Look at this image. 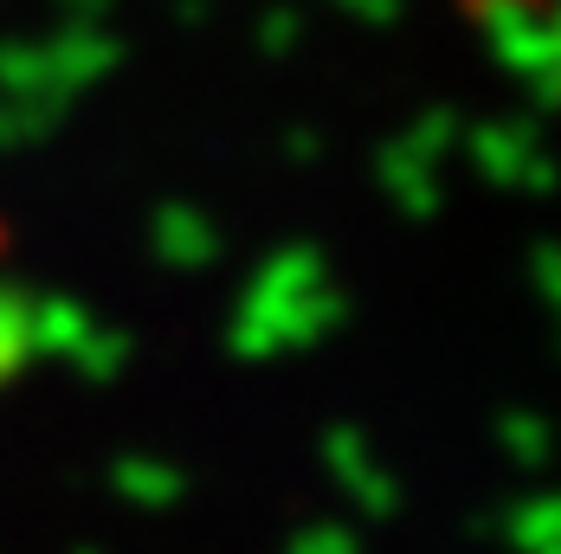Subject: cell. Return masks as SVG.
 I'll list each match as a JSON object with an SVG mask.
<instances>
[]
</instances>
